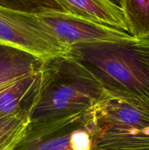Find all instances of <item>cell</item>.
<instances>
[{
	"label": "cell",
	"mask_w": 149,
	"mask_h": 150,
	"mask_svg": "<svg viewBox=\"0 0 149 150\" xmlns=\"http://www.w3.org/2000/svg\"><path fill=\"white\" fill-rule=\"evenodd\" d=\"M67 13L127 32L121 7L110 0H57Z\"/></svg>",
	"instance_id": "obj_7"
},
{
	"label": "cell",
	"mask_w": 149,
	"mask_h": 150,
	"mask_svg": "<svg viewBox=\"0 0 149 150\" xmlns=\"http://www.w3.org/2000/svg\"><path fill=\"white\" fill-rule=\"evenodd\" d=\"M0 6L31 14L51 11L67 13L57 0H0Z\"/></svg>",
	"instance_id": "obj_12"
},
{
	"label": "cell",
	"mask_w": 149,
	"mask_h": 150,
	"mask_svg": "<svg viewBox=\"0 0 149 150\" xmlns=\"http://www.w3.org/2000/svg\"><path fill=\"white\" fill-rule=\"evenodd\" d=\"M67 54L87 67L108 94L149 105V38L77 44Z\"/></svg>",
	"instance_id": "obj_1"
},
{
	"label": "cell",
	"mask_w": 149,
	"mask_h": 150,
	"mask_svg": "<svg viewBox=\"0 0 149 150\" xmlns=\"http://www.w3.org/2000/svg\"><path fill=\"white\" fill-rule=\"evenodd\" d=\"M127 32L135 38H149V0H122Z\"/></svg>",
	"instance_id": "obj_10"
},
{
	"label": "cell",
	"mask_w": 149,
	"mask_h": 150,
	"mask_svg": "<svg viewBox=\"0 0 149 150\" xmlns=\"http://www.w3.org/2000/svg\"><path fill=\"white\" fill-rule=\"evenodd\" d=\"M39 71L21 78L0 92V118L30 107L39 83Z\"/></svg>",
	"instance_id": "obj_9"
},
{
	"label": "cell",
	"mask_w": 149,
	"mask_h": 150,
	"mask_svg": "<svg viewBox=\"0 0 149 150\" xmlns=\"http://www.w3.org/2000/svg\"><path fill=\"white\" fill-rule=\"evenodd\" d=\"M110 1L111 2L113 3V4H116V5L118 6L119 7H121V1H122V0H110Z\"/></svg>",
	"instance_id": "obj_13"
},
{
	"label": "cell",
	"mask_w": 149,
	"mask_h": 150,
	"mask_svg": "<svg viewBox=\"0 0 149 150\" xmlns=\"http://www.w3.org/2000/svg\"><path fill=\"white\" fill-rule=\"evenodd\" d=\"M29 125V108L0 118V150H14Z\"/></svg>",
	"instance_id": "obj_11"
},
{
	"label": "cell",
	"mask_w": 149,
	"mask_h": 150,
	"mask_svg": "<svg viewBox=\"0 0 149 150\" xmlns=\"http://www.w3.org/2000/svg\"><path fill=\"white\" fill-rule=\"evenodd\" d=\"M93 150H149V105L108 94L91 108Z\"/></svg>",
	"instance_id": "obj_3"
},
{
	"label": "cell",
	"mask_w": 149,
	"mask_h": 150,
	"mask_svg": "<svg viewBox=\"0 0 149 150\" xmlns=\"http://www.w3.org/2000/svg\"><path fill=\"white\" fill-rule=\"evenodd\" d=\"M91 108L64 117L29 123L14 150H93Z\"/></svg>",
	"instance_id": "obj_4"
},
{
	"label": "cell",
	"mask_w": 149,
	"mask_h": 150,
	"mask_svg": "<svg viewBox=\"0 0 149 150\" xmlns=\"http://www.w3.org/2000/svg\"><path fill=\"white\" fill-rule=\"evenodd\" d=\"M107 95L99 79L67 53L47 59L29 107V123L86 111Z\"/></svg>",
	"instance_id": "obj_2"
},
{
	"label": "cell",
	"mask_w": 149,
	"mask_h": 150,
	"mask_svg": "<svg viewBox=\"0 0 149 150\" xmlns=\"http://www.w3.org/2000/svg\"><path fill=\"white\" fill-rule=\"evenodd\" d=\"M51 34L67 48L77 44L119 41L131 38L127 32L94 23L65 12L37 14Z\"/></svg>",
	"instance_id": "obj_6"
},
{
	"label": "cell",
	"mask_w": 149,
	"mask_h": 150,
	"mask_svg": "<svg viewBox=\"0 0 149 150\" xmlns=\"http://www.w3.org/2000/svg\"><path fill=\"white\" fill-rule=\"evenodd\" d=\"M43 62L19 48L0 45V92L21 78L39 71Z\"/></svg>",
	"instance_id": "obj_8"
},
{
	"label": "cell",
	"mask_w": 149,
	"mask_h": 150,
	"mask_svg": "<svg viewBox=\"0 0 149 150\" xmlns=\"http://www.w3.org/2000/svg\"><path fill=\"white\" fill-rule=\"evenodd\" d=\"M0 45L19 48L44 60L66 54L69 50L50 32L37 14L1 6Z\"/></svg>",
	"instance_id": "obj_5"
}]
</instances>
